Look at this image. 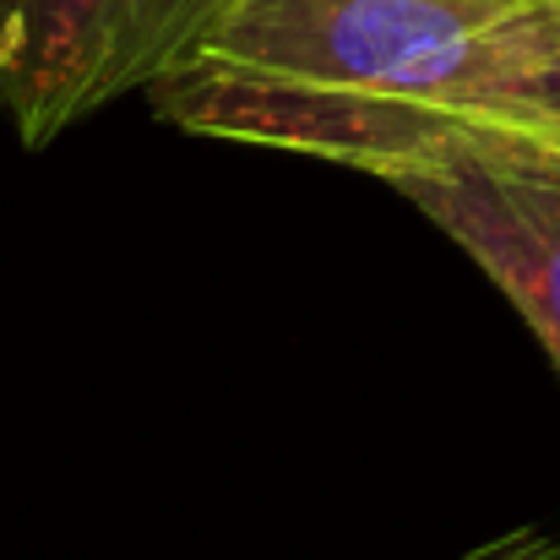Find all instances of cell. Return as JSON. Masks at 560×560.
<instances>
[{"label":"cell","instance_id":"cell-4","mask_svg":"<svg viewBox=\"0 0 560 560\" xmlns=\"http://www.w3.org/2000/svg\"><path fill=\"white\" fill-rule=\"evenodd\" d=\"M534 16V88L528 104L534 115L560 120V0H528Z\"/></svg>","mask_w":560,"mask_h":560},{"label":"cell","instance_id":"cell-6","mask_svg":"<svg viewBox=\"0 0 560 560\" xmlns=\"http://www.w3.org/2000/svg\"><path fill=\"white\" fill-rule=\"evenodd\" d=\"M556 560H560V539H556Z\"/></svg>","mask_w":560,"mask_h":560},{"label":"cell","instance_id":"cell-3","mask_svg":"<svg viewBox=\"0 0 560 560\" xmlns=\"http://www.w3.org/2000/svg\"><path fill=\"white\" fill-rule=\"evenodd\" d=\"M218 0H0V109L27 148L148 93Z\"/></svg>","mask_w":560,"mask_h":560},{"label":"cell","instance_id":"cell-5","mask_svg":"<svg viewBox=\"0 0 560 560\" xmlns=\"http://www.w3.org/2000/svg\"><path fill=\"white\" fill-rule=\"evenodd\" d=\"M463 560H556V539H545L534 528H517V534H501V539L468 550Z\"/></svg>","mask_w":560,"mask_h":560},{"label":"cell","instance_id":"cell-1","mask_svg":"<svg viewBox=\"0 0 560 560\" xmlns=\"http://www.w3.org/2000/svg\"><path fill=\"white\" fill-rule=\"evenodd\" d=\"M528 0H218L153 109L196 137L354 170L424 115H534Z\"/></svg>","mask_w":560,"mask_h":560},{"label":"cell","instance_id":"cell-2","mask_svg":"<svg viewBox=\"0 0 560 560\" xmlns=\"http://www.w3.org/2000/svg\"><path fill=\"white\" fill-rule=\"evenodd\" d=\"M354 175L419 207L517 305L560 375V120L424 115L354 159Z\"/></svg>","mask_w":560,"mask_h":560}]
</instances>
